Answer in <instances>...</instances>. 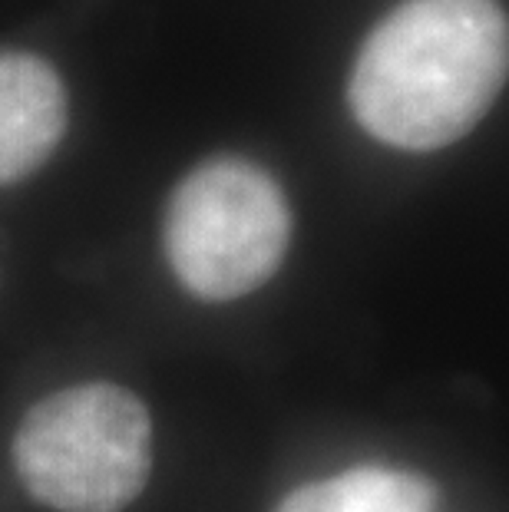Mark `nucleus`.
Wrapping results in <instances>:
<instances>
[{
    "mask_svg": "<svg viewBox=\"0 0 509 512\" xmlns=\"http://www.w3.org/2000/svg\"><path fill=\"white\" fill-rule=\"evenodd\" d=\"M433 506L437 486L427 476L361 466L295 489L278 512H430Z\"/></svg>",
    "mask_w": 509,
    "mask_h": 512,
    "instance_id": "nucleus-5",
    "label": "nucleus"
},
{
    "mask_svg": "<svg viewBox=\"0 0 509 512\" xmlns=\"http://www.w3.org/2000/svg\"><path fill=\"white\" fill-rule=\"evenodd\" d=\"M506 70L509 24L496 0H407L364 40L348 103L384 146L433 152L490 113Z\"/></svg>",
    "mask_w": 509,
    "mask_h": 512,
    "instance_id": "nucleus-1",
    "label": "nucleus"
},
{
    "mask_svg": "<svg viewBox=\"0 0 509 512\" xmlns=\"http://www.w3.org/2000/svg\"><path fill=\"white\" fill-rule=\"evenodd\" d=\"M162 235L182 285L205 301H232L262 288L285 261L291 212L262 166L215 156L172 192Z\"/></svg>",
    "mask_w": 509,
    "mask_h": 512,
    "instance_id": "nucleus-3",
    "label": "nucleus"
},
{
    "mask_svg": "<svg viewBox=\"0 0 509 512\" xmlns=\"http://www.w3.org/2000/svg\"><path fill=\"white\" fill-rule=\"evenodd\" d=\"M14 466L27 493L57 512H119L143 493L153 423L116 384H83L40 400L17 427Z\"/></svg>",
    "mask_w": 509,
    "mask_h": 512,
    "instance_id": "nucleus-2",
    "label": "nucleus"
},
{
    "mask_svg": "<svg viewBox=\"0 0 509 512\" xmlns=\"http://www.w3.org/2000/svg\"><path fill=\"white\" fill-rule=\"evenodd\" d=\"M67 123V86L57 70L34 53H0V185L34 176Z\"/></svg>",
    "mask_w": 509,
    "mask_h": 512,
    "instance_id": "nucleus-4",
    "label": "nucleus"
}]
</instances>
